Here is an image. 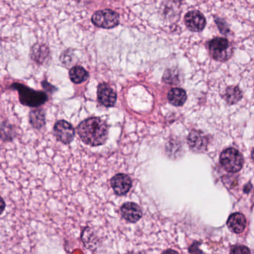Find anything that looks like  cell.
Returning <instances> with one entry per match:
<instances>
[{
    "instance_id": "cell-1",
    "label": "cell",
    "mask_w": 254,
    "mask_h": 254,
    "mask_svg": "<svg viewBox=\"0 0 254 254\" xmlns=\"http://www.w3.org/2000/svg\"><path fill=\"white\" fill-rule=\"evenodd\" d=\"M77 129L81 139L90 146L103 145L108 139V126L98 117H91L84 120Z\"/></svg>"
},
{
    "instance_id": "cell-2",
    "label": "cell",
    "mask_w": 254,
    "mask_h": 254,
    "mask_svg": "<svg viewBox=\"0 0 254 254\" xmlns=\"http://www.w3.org/2000/svg\"><path fill=\"white\" fill-rule=\"evenodd\" d=\"M12 87L18 91L20 102L26 106L36 108L43 105L48 100L45 92L34 90L21 84H14Z\"/></svg>"
},
{
    "instance_id": "cell-3",
    "label": "cell",
    "mask_w": 254,
    "mask_h": 254,
    "mask_svg": "<svg viewBox=\"0 0 254 254\" xmlns=\"http://www.w3.org/2000/svg\"><path fill=\"white\" fill-rule=\"evenodd\" d=\"M208 45L212 58L215 61L224 62L231 58L233 48L226 38H214L210 41Z\"/></svg>"
},
{
    "instance_id": "cell-4",
    "label": "cell",
    "mask_w": 254,
    "mask_h": 254,
    "mask_svg": "<svg viewBox=\"0 0 254 254\" xmlns=\"http://www.w3.org/2000/svg\"><path fill=\"white\" fill-rule=\"evenodd\" d=\"M220 163L227 171L235 173L242 169L244 160L238 150L230 148L224 150L221 153Z\"/></svg>"
},
{
    "instance_id": "cell-5",
    "label": "cell",
    "mask_w": 254,
    "mask_h": 254,
    "mask_svg": "<svg viewBox=\"0 0 254 254\" xmlns=\"http://www.w3.org/2000/svg\"><path fill=\"white\" fill-rule=\"evenodd\" d=\"M92 22L97 27L110 29L120 24V15L111 9L96 11L92 17Z\"/></svg>"
},
{
    "instance_id": "cell-6",
    "label": "cell",
    "mask_w": 254,
    "mask_h": 254,
    "mask_svg": "<svg viewBox=\"0 0 254 254\" xmlns=\"http://www.w3.org/2000/svg\"><path fill=\"white\" fill-rule=\"evenodd\" d=\"M184 19L185 24L191 32H201L206 26V18L200 11H189L185 15Z\"/></svg>"
},
{
    "instance_id": "cell-7",
    "label": "cell",
    "mask_w": 254,
    "mask_h": 254,
    "mask_svg": "<svg viewBox=\"0 0 254 254\" xmlns=\"http://www.w3.org/2000/svg\"><path fill=\"white\" fill-rule=\"evenodd\" d=\"M54 133L57 139L63 143L70 144L74 139L75 130L70 123L61 120L55 124Z\"/></svg>"
},
{
    "instance_id": "cell-8",
    "label": "cell",
    "mask_w": 254,
    "mask_h": 254,
    "mask_svg": "<svg viewBox=\"0 0 254 254\" xmlns=\"http://www.w3.org/2000/svg\"><path fill=\"white\" fill-rule=\"evenodd\" d=\"M98 99L104 106L111 108L114 107L117 101V93L107 84H101L98 87Z\"/></svg>"
},
{
    "instance_id": "cell-9",
    "label": "cell",
    "mask_w": 254,
    "mask_h": 254,
    "mask_svg": "<svg viewBox=\"0 0 254 254\" xmlns=\"http://www.w3.org/2000/svg\"><path fill=\"white\" fill-rule=\"evenodd\" d=\"M111 186L117 195H126L131 188V179L127 174H117L111 179Z\"/></svg>"
},
{
    "instance_id": "cell-10",
    "label": "cell",
    "mask_w": 254,
    "mask_h": 254,
    "mask_svg": "<svg viewBox=\"0 0 254 254\" xmlns=\"http://www.w3.org/2000/svg\"><path fill=\"white\" fill-rule=\"evenodd\" d=\"M120 211L123 218L130 223L137 222L142 215V210L134 203H126L122 206Z\"/></svg>"
},
{
    "instance_id": "cell-11",
    "label": "cell",
    "mask_w": 254,
    "mask_h": 254,
    "mask_svg": "<svg viewBox=\"0 0 254 254\" xmlns=\"http://www.w3.org/2000/svg\"><path fill=\"white\" fill-rule=\"evenodd\" d=\"M189 147L195 152H202L206 149L208 140L206 136L198 130H192L188 137Z\"/></svg>"
},
{
    "instance_id": "cell-12",
    "label": "cell",
    "mask_w": 254,
    "mask_h": 254,
    "mask_svg": "<svg viewBox=\"0 0 254 254\" xmlns=\"http://www.w3.org/2000/svg\"><path fill=\"white\" fill-rule=\"evenodd\" d=\"M246 218L242 213L232 214L227 220L229 228L235 233H241L246 227Z\"/></svg>"
},
{
    "instance_id": "cell-13",
    "label": "cell",
    "mask_w": 254,
    "mask_h": 254,
    "mask_svg": "<svg viewBox=\"0 0 254 254\" xmlns=\"http://www.w3.org/2000/svg\"><path fill=\"white\" fill-rule=\"evenodd\" d=\"M187 95L186 91L180 88H173L168 93V99L174 106H182L186 102Z\"/></svg>"
},
{
    "instance_id": "cell-14",
    "label": "cell",
    "mask_w": 254,
    "mask_h": 254,
    "mask_svg": "<svg viewBox=\"0 0 254 254\" xmlns=\"http://www.w3.org/2000/svg\"><path fill=\"white\" fill-rule=\"evenodd\" d=\"M88 77H89V74L83 67L76 66L70 70V78L73 83H83L84 82L87 80Z\"/></svg>"
},
{
    "instance_id": "cell-15",
    "label": "cell",
    "mask_w": 254,
    "mask_h": 254,
    "mask_svg": "<svg viewBox=\"0 0 254 254\" xmlns=\"http://www.w3.org/2000/svg\"><path fill=\"white\" fill-rule=\"evenodd\" d=\"M242 98V92L238 86H231L226 90L225 98L229 105H234Z\"/></svg>"
},
{
    "instance_id": "cell-16",
    "label": "cell",
    "mask_w": 254,
    "mask_h": 254,
    "mask_svg": "<svg viewBox=\"0 0 254 254\" xmlns=\"http://www.w3.org/2000/svg\"><path fill=\"white\" fill-rule=\"evenodd\" d=\"M30 123L35 128L41 129L45 125V115L41 110H36L30 113Z\"/></svg>"
},
{
    "instance_id": "cell-17",
    "label": "cell",
    "mask_w": 254,
    "mask_h": 254,
    "mask_svg": "<svg viewBox=\"0 0 254 254\" xmlns=\"http://www.w3.org/2000/svg\"><path fill=\"white\" fill-rule=\"evenodd\" d=\"M215 22L217 24V26H218V29H219L220 32L222 35H227L230 32V28H229L228 25L227 24L225 20L218 17V18L215 19Z\"/></svg>"
},
{
    "instance_id": "cell-18",
    "label": "cell",
    "mask_w": 254,
    "mask_h": 254,
    "mask_svg": "<svg viewBox=\"0 0 254 254\" xmlns=\"http://www.w3.org/2000/svg\"><path fill=\"white\" fill-rule=\"evenodd\" d=\"M231 253L232 254H249L251 251L247 247L236 246L232 248Z\"/></svg>"
},
{
    "instance_id": "cell-19",
    "label": "cell",
    "mask_w": 254,
    "mask_h": 254,
    "mask_svg": "<svg viewBox=\"0 0 254 254\" xmlns=\"http://www.w3.org/2000/svg\"><path fill=\"white\" fill-rule=\"evenodd\" d=\"M2 212H3L4 208H5V205H4V201H3V200H2Z\"/></svg>"
},
{
    "instance_id": "cell-20",
    "label": "cell",
    "mask_w": 254,
    "mask_h": 254,
    "mask_svg": "<svg viewBox=\"0 0 254 254\" xmlns=\"http://www.w3.org/2000/svg\"><path fill=\"white\" fill-rule=\"evenodd\" d=\"M252 158H253V160H254V151H253V152H252Z\"/></svg>"
}]
</instances>
